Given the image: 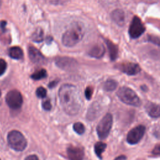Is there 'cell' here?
Listing matches in <instances>:
<instances>
[{
	"mask_svg": "<svg viewBox=\"0 0 160 160\" xmlns=\"http://www.w3.org/2000/svg\"><path fill=\"white\" fill-rule=\"evenodd\" d=\"M145 30L146 28L141 19L137 16H135L133 18L129 28V34L131 38L133 39L138 38L144 33Z\"/></svg>",
	"mask_w": 160,
	"mask_h": 160,
	"instance_id": "obj_7",
	"label": "cell"
},
{
	"mask_svg": "<svg viewBox=\"0 0 160 160\" xmlns=\"http://www.w3.org/2000/svg\"><path fill=\"white\" fill-rule=\"evenodd\" d=\"M32 40L36 42H41L43 41V31L41 28L37 29L31 36Z\"/></svg>",
	"mask_w": 160,
	"mask_h": 160,
	"instance_id": "obj_19",
	"label": "cell"
},
{
	"mask_svg": "<svg viewBox=\"0 0 160 160\" xmlns=\"http://www.w3.org/2000/svg\"><path fill=\"white\" fill-rule=\"evenodd\" d=\"M9 55L12 59H20L23 57V51L19 47H12L9 50Z\"/></svg>",
	"mask_w": 160,
	"mask_h": 160,
	"instance_id": "obj_17",
	"label": "cell"
},
{
	"mask_svg": "<svg viewBox=\"0 0 160 160\" xmlns=\"http://www.w3.org/2000/svg\"><path fill=\"white\" fill-rule=\"evenodd\" d=\"M149 41L153 42V43H155L157 45H159V38L158 37H154V36H149Z\"/></svg>",
	"mask_w": 160,
	"mask_h": 160,
	"instance_id": "obj_27",
	"label": "cell"
},
{
	"mask_svg": "<svg viewBox=\"0 0 160 160\" xmlns=\"http://www.w3.org/2000/svg\"><path fill=\"white\" fill-rule=\"evenodd\" d=\"M118 86V82L113 79H108L104 84V88L107 91H114Z\"/></svg>",
	"mask_w": 160,
	"mask_h": 160,
	"instance_id": "obj_21",
	"label": "cell"
},
{
	"mask_svg": "<svg viewBox=\"0 0 160 160\" xmlns=\"http://www.w3.org/2000/svg\"><path fill=\"white\" fill-rule=\"evenodd\" d=\"M146 128L143 125H139L132 128L127 135V141L130 144H137L143 137Z\"/></svg>",
	"mask_w": 160,
	"mask_h": 160,
	"instance_id": "obj_8",
	"label": "cell"
},
{
	"mask_svg": "<svg viewBox=\"0 0 160 160\" xmlns=\"http://www.w3.org/2000/svg\"><path fill=\"white\" fill-rule=\"evenodd\" d=\"M117 96L125 104L133 106H139L141 102L136 93L128 87H121L117 91Z\"/></svg>",
	"mask_w": 160,
	"mask_h": 160,
	"instance_id": "obj_3",
	"label": "cell"
},
{
	"mask_svg": "<svg viewBox=\"0 0 160 160\" xmlns=\"http://www.w3.org/2000/svg\"><path fill=\"white\" fill-rule=\"evenodd\" d=\"M59 98L64 111L69 115L77 114L82 104V101L78 88L69 84L62 85L59 90Z\"/></svg>",
	"mask_w": 160,
	"mask_h": 160,
	"instance_id": "obj_1",
	"label": "cell"
},
{
	"mask_svg": "<svg viewBox=\"0 0 160 160\" xmlns=\"http://www.w3.org/2000/svg\"><path fill=\"white\" fill-rule=\"evenodd\" d=\"M6 22L5 21H1L0 23V27L1 30L2 31V32H4L6 31Z\"/></svg>",
	"mask_w": 160,
	"mask_h": 160,
	"instance_id": "obj_28",
	"label": "cell"
},
{
	"mask_svg": "<svg viewBox=\"0 0 160 160\" xmlns=\"http://www.w3.org/2000/svg\"><path fill=\"white\" fill-rule=\"evenodd\" d=\"M112 124V116L111 114H106L99 122L96 131L98 137L101 139H106L110 132Z\"/></svg>",
	"mask_w": 160,
	"mask_h": 160,
	"instance_id": "obj_5",
	"label": "cell"
},
{
	"mask_svg": "<svg viewBox=\"0 0 160 160\" xmlns=\"http://www.w3.org/2000/svg\"><path fill=\"white\" fill-rule=\"evenodd\" d=\"M106 44H107V46H108V48L109 50V56H110L111 59L112 61L116 59L118 55V47L117 46V45L114 44L110 40L106 39Z\"/></svg>",
	"mask_w": 160,
	"mask_h": 160,
	"instance_id": "obj_16",
	"label": "cell"
},
{
	"mask_svg": "<svg viewBox=\"0 0 160 160\" xmlns=\"http://www.w3.org/2000/svg\"><path fill=\"white\" fill-rule=\"evenodd\" d=\"M6 102L8 106L13 109L20 108L22 104V97L18 90H11L6 96Z\"/></svg>",
	"mask_w": 160,
	"mask_h": 160,
	"instance_id": "obj_6",
	"label": "cell"
},
{
	"mask_svg": "<svg viewBox=\"0 0 160 160\" xmlns=\"http://www.w3.org/2000/svg\"><path fill=\"white\" fill-rule=\"evenodd\" d=\"M105 52V48L104 45L101 43H98L94 44L93 46H92L88 54L93 58H101L103 56Z\"/></svg>",
	"mask_w": 160,
	"mask_h": 160,
	"instance_id": "obj_13",
	"label": "cell"
},
{
	"mask_svg": "<svg viewBox=\"0 0 160 160\" xmlns=\"http://www.w3.org/2000/svg\"><path fill=\"white\" fill-rule=\"evenodd\" d=\"M145 109L149 116L154 118H157L159 117L160 109L158 104L151 102H148L146 105Z\"/></svg>",
	"mask_w": 160,
	"mask_h": 160,
	"instance_id": "obj_15",
	"label": "cell"
},
{
	"mask_svg": "<svg viewBox=\"0 0 160 160\" xmlns=\"http://www.w3.org/2000/svg\"><path fill=\"white\" fill-rule=\"evenodd\" d=\"M25 160H39L38 158L36 155H30L26 158Z\"/></svg>",
	"mask_w": 160,
	"mask_h": 160,
	"instance_id": "obj_30",
	"label": "cell"
},
{
	"mask_svg": "<svg viewBox=\"0 0 160 160\" xmlns=\"http://www.w3.org/2000/svg\"><path fill=\"white\" fill-rule=\"evenodd\" d=\"M116 68H118L120 71L124 73L127 74L128 75H135L138 74L140 71L141 68L139 64L134 62H122L118 64L116 66Z\"/></svg>",
	"mask_w": 160,
	"mask_h": 160,
	"instance_id": "obj_9",
	"label": "cell"
},
{
	"mask_svg": "<svg viewBox=\"0 0 160 160\" xmlns=\"http://www.w3.org/2000/svg\"><path fill=\"white\" fill-rule=\"evenodd\" d=\"M126 159V156H123V155H121V156H119L118 157H117L114 160H125Z\"/></svg>",
	"mask_w": 160,
	"mask_h": 160,
	"instance_id": "obj_32",
	"label": "cell"
},
{
	"mask_svg": "<svg viewBox=\"0 0 160 160\" xmlns=\"http://www.w3.org/2000/svg\"><path fill=\"white\" fill-rule=\"evenodd\" d=\"M92 93H93V89L92 88V87H90V86L87 87L85 90V92H84L86 98L88 100H89L92 97Z\"/></svg>",
	"mask_w": 160,
	"mask_h": 160,
	"instance_id": "obj_26",
	"label": "cell"
},
{
	"mask_svg": "<svg viewBox=\"0 0 160 160\" xmlns=\"http://www.w3.org/2000/svg\"><path fill=\"white\" fill-rule=\"evenodd\" d=\"M1 91H0V96H1Z\"/></svg>",
	"mask_w": 160,
	"mask_h": 160,
	"instance_id": "obj_34",
	"label": "cell"
},
{
	"mask_svg": "<svg viewBox=\"0 0 160 160\" xmlns=\"http://www.w3.org/2000/svg\"><path fill=\"white\" fill-rule=\"evenodd\" d=\"M6 68H7V64L6 61L2 59H0V76L4 74V72L6 69Z\"/></svg>",
	"mask_w": 160,
	"mask_h": 160,
	"instance_id": "obj_25",
	"label": "cell"
},
{
	"mask_svg": "<svg viewBox=\"0 0 160 160\" xmlns=\"http://www.w3.org/2000/svg\"><path fill=\"white\" fill-rule=\"evenodd\" d=\"M56 65L64 70H71L76 68L77 62L75 59L68 57H62L56 60Z\"/></svg>",
	"mask_w": 160,
	"mask_h": 160,
	"instance_id": "obj_10",
	"label": "cell"
},
{
	"mask_svg": "<svg viewBox=\"0 0 160 160\" xmlns=\"http://www.w3.org/2000/svg\"><path fill=\"white\" fill-rule=\"evenodd\" d=\"M28 54L31 61L36 64H43L45 62V58L42 54L34 46H29Z\"/></svg>",
	"mask_w": 160,
	"mask_h": 160,
	"instance_id": "obj_11",
	"label": "cell"
},
{
	"mask_svg": "<svg viewBox=\"0 0 160 160\" xmlns=\"http://www.w3.org/2000/svg\"><path fill=\"white\" fill-rule=\"evenodd\" d=\"M73 129L78 134H82L84 132L85 128L82 123H81L80 122H77L74 124Z\"/></svg>",
	"mask_w": 160,
	"mask_h": 160,
	"instance_id": "obj_22",
	"label": "cell"
},
{
	"mask_svg": "<svg viewBox=\"0 0 160 160\" xmlns=\"http://www.w3.org/2000/svg\"><path fill=\"white\" fill-rule=\"evenodd\" d=\"M106 148V144L102 142H98L94 144V152L99 158L102 159V153Z\"/></svg>",
	"mask_w": 160,
	"mask_h": 160,
	"instance_id": "obj_18",
	"label": "cell"
},
{
	"mask_svg": "<svg viewBox=\"0 0 160 160\" xmlns=\"http://www.w3.org/2000/svg\"><path fill=\"white\" fill-rule=\"evenodd\" d=\"M84 34V29L82 24L74 22L62 35V42L65 46L73 47L82 39Z\"/></svg>",
	"mask_w": 160,
	"mask_h": 160,
	"instance_id": "obj_2",
	"label": "cell"
},
{
	"mask_svg": "<svg viewBox=\"0 0 160 160\" xmlns=\"http://www.w3.org/2000/svg\"><path fill=\"white\" fill-rule=\"evenodd\" d=\"M67 154L69 160H82L84 152L81 148L71 146L67 149Z\"/></svg>",
	"mask_w": 160,
	"mask_h": 160,
	"instance_id": "obj_12",
	"label": "cell"
},
{
	"mask_svg": "<svg viewBox=\"0 0 160 160\" xmlns=\"http://www.w3.org/2000/svg\"><path fill=\"white\" fill-rule=\"evenodd\" d=\"M111 18L112 20L119 26H122L125 23L124 12L120 9H116L111 12Z\"/></svg>",
	"mask_w": 160,
	"mask_h": 160,
	"instance_id": "obj_14",
	"label": "cell"
},
{
	"mask_svg": "<svg viewBox=\"0 0 160 160\" xmlns=\"http://www.w3.org/2000/svg\"><path fill=\"white\" fill-rule=\"evenodd\" d=\"M42 107L46 111H50L51 109V108H52L50 101L49 99L44 100L42 102Z\"/></svg>",
	"mask_w": 160,
	"mask_h": 160,
	"instance_id": "obj_24",
	"label": "cell"
},
{
	"mask_svg": "<svg viewBox=\"0 0 160 160\" xmlns=\"http://www.w3.org/2000/svg\"><path fill=\"white\" fill-rule=\"evenodd\" d=\"M0 160H1V159H0Z\"/></svg>",
	"mask_w": 160,
	"mask_h": 160,
	"instance_id": "obj_35",
	"label": "cell"
},
{
	"mask_svg": "<svg viewBox=\"0 0 160 160\" xmlns=\"http://www.w3.org/2000/svg\"><path fill=\"white\" fill-rule=\"evenodd\" d=\"M8 142L10 147L17 151H23L27 146V141L23 134L16 130H12L8 133Z\"/></svg>",
	"mask_w": 160,
	"mask_h": 160,
	"instance_id": "obj_4",
	"label": "cell"
},
{
	"mask_svg": "<svg viewBox=\"0 0 160 160\" xmlns=\"http://www.w3.org/2000/svg\"><path fill=\"white\" fill-rule=\"evenodd\" d=\"M1 0H0V7H1Z\"/></svg>",
	"mask_w": 160,
	"mask_h": 160,
	"instance_id": "obj_33",
	"label": "cell"
},
{
	"mask_svg": "<svg viewBox=\"0 0 160 160\" xmlns=\"http://www.w3.org/2000/svg\"><path fill=\"white\" fill-rule=\"evenodd\" d=\"M46 89L42 86L39 87L36 91V96L39 98H44L46 96Z\"/></svg>",
	"mask_w": 160,
	"mask_h": 160,
	"instance_id": "obj_23",
	"label": "cell"
},
{
	"mask_svg": "<svg viewBox=\"0 0 160 160\" xmlns=\"http://www.w3.org/2000/svg\"><path fill=\"white\" fill-rule=\"evenodd\" d=\"M47 76H48V74L46 71L44 69H41L34 72L31 76V78L34 80H39V79L46 78Z\"/></svg>",
	"mask_w": 160,
	"mask_h": 160,
	"instance_id": "obj_20",
	"label": "cell"
},
{
	"mask_svg": "<svg viewBox=\"0 0 160 160\" xmlns=\"http://www.w3.org/2000/svg\"><path fill=\"white\" fill-rule=\"evenodd\" d=\"M57 84H58V81H51V82H49V84H48V87H49V88H54L55 86H56Z\"/></svg>",
	"mask_w": 160,
	"mask_h": 160,
	"instance_id": "obj_31",
	"label": "cell"
},
{
	"mask_svg": "<svg viewBox=\"0 0 160 160\" xmlns=\"http://www.w3.org/2000/svg\"><path fill=\"white\" fill-rule=\"evenodd\" d=\"M159 152H160V149H159V145L158 144L155 148L154 149V150L152 151V153L155 155H159Z\"/></svg>",
	"mask_w": 160,
	"mask_h": 160,
	"instance_id": "obj_29",
	"label": "cell"
}]
</instances>
